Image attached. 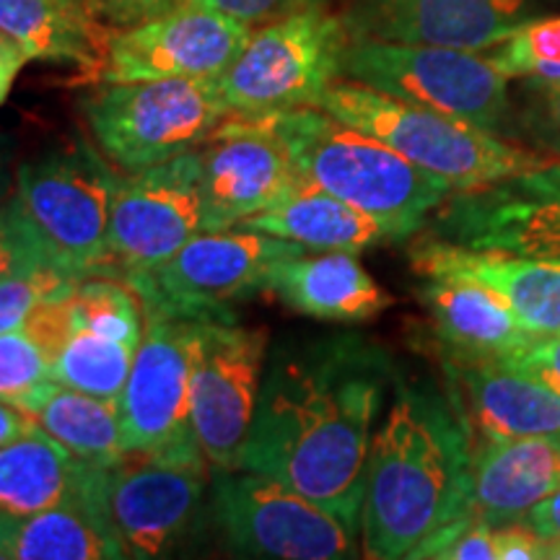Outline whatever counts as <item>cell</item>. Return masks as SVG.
<instances>
[{
    "mask_svg": "<svg viewBox=\"0 0 560 560\" xmlns=\"http://www.w3.org/2000/svg\"><path fill=\"white\" fill-rule=\"evenodd\" d=\"M314 107L330 112L338 120L387 143L392 151L423 172L452 185V190L493 185L550 161L509 143L499 132L482 130L444 112L395 100L350 79L330 83Z\"/></svg>",
    "mask_w": 560,
    "mask_h": 560,
    "instance_id": "277c9868",
    "label": "cell"
},
{
    "mask_svg": "<svg viewBox=\"0 0 560 560\" xmlns=\"http://www.w3.org/2000/svg\"><path fill=\"white\" fill-rule=\"evenodd\" d=\"M50 380V353L30 327L0 335V400L19 402Z\"/></svg>",
    "mask_w": 560,
    "mask_h": 560,
    "instance_id": "1f68e13d",
    "label": "cell"
},
{
    "mask_svg": "<svg viewBox=\"0 0 560 560\" xmlns=\"http://www.w3.org/2000/svg\"><path fill=\"white\" fill-rule=\"evenodd\" d=\"M143 338V301L120 278H81L55 301L50 380L117 400Z\"/></svg>",
    "mask_w": 560,
    "mask_h": 560,
    "instance_id": "4fadbf2b",
    "label": "cell"
},
{
    "mask_svg": "<svg viewBox=\"0 0 560 560\" xmlns=\"http://www.w3.org/2000/svg\"><path fill=\"white\" fill-rule=\"evenodd\" d=\"M34 429H37V423H34L30 412L21 410L16 402L0 400V446L26 436Z\"/></svg>",
    "mask_w": 560,
    "mask_h": 560,
    "instance_id": "60d3db41",
    "label": "cell"
},
{
    "mask_svg": "<svg viewBox=\"0 0 560 560\" xmlns=\"http://www.w3.org/2000/svg\"><path fill=\"white\" fill-rule=\"evenodd\" d=\"M268 332L236 319H208L192 366L190 423L213 470H236L255 423Z\"/></svg>",
    "mask_w": 560,
    "mask_h": 560,
    "instance_id": "9a60e30c",
    "label": "cell"
},
{
    "mask_svg": "<svg viewBox=\"0 0 560 560\" xmlns=\"http://www.w3.org/2000/svg\"><path fill=\"white\" fill-rule=\"evenodd\" d=\"M527 0H348L350 39L488 52L527 21Z\"/></svg>",
    "mask_w": 560,
    "mask_h": 560,
    "instance_id": "d6986e66",
    "label": "cell"
},
{
    "mask_svg": "<svg viewBox=\"0 0 560 560\" xmlns=\"http://www.w3.org/2000/svg\"><path fill=\"white\" fill-rule=\"evenodd\" d=\"M524 524H529L537 535L542 537H560V488L550 493L548 499L537 503L535 509L522 516Z\"/></svg>",
    "mask_w": 560,
    "mask_h": 560,
    "instance_id": "ab89813d",
    "label": "cell"
},
{
    "mask_svg": "<svg viewBox=\"0 0 560 560\" xmlns=\"http://www.w3.org/2000/svg\"><path fill=\"white\" fill-rule=\"evenodd\" d=\"M268 291L285 306L325 322H366L395 299L346 249H306L270 268Z\"/></svg>",
    "mask_w": 560,
    "mask_h": 560,
    "instance_id": "603a6c76",
    "label": "cell"
},
{
    "mask_svg": "<svg viewBox=\"0 0 560 560\" xmlns=\"http://www.w3.org/2000/svg\"><path fill=\"white\" fill-rule=\"evenodd\" d=\"M420 291L439 338L450 353L503 355L529 346L537 335L516 319L511 306L488 285L467 278H423Z\"/></svg>",
    "mask_w": 560,
    "mask_h": 560,
    "instance_id": "d4e9b609",
    "label": "cell"
},
{
    "mask_svg": "<svg viewBox=\"0 0 560 560\" xmlns=\"http://www.w3.org/2000/svg\"><path fill=\"white\" fill-rule=\"evenodd\" d=\"M143 301V299H140ZM208 319L143 301V338L117 397L125 452H161L198 441L190 423L192 366Z\"/></svg>",
    "mask_w": 560,
    "mask_h": 560,
    "instance_id": "7c38bea8",
    "label": "cell"
},
{
    "mask_svg": "<svg viewBox=\"0 0 560 560\" xmlns=\"http://www.w3.org/2000/svg\"><path fill=\"white\" fill-rule=\"evenodd\" d=\"M545 542L548 537L537 535L522 520L495 527L499 560H545Z\"/></svg>",
    "mask_w": 560,
    "mask_h": 560,
    "instance_id": "74e56055",
    "label": "cell"
},
{
    "mask_svg": "<svg viewBox=\"0 0 560 560\" xmlns=\"http://www.w3.org/2000/svg\"><path fill=\"white\" fill-rule=\"evenodd\" d=\"M306 252L296 242L265 231H200L159 268L132 272L130 283L143 301L190 314L198 319H234L229 306L257 291H268L270 268L278 260Z\"/></svg>",
    "mask_w": 560,
    "mask_h": 560,
    "instance_id": "8fae6325",
    "label": "cell"
},
{
    "mask_svg": "<svg viewBox=\"0 0 560 560\" xmlns=\"http://www.w3.org/2000/svg\"><path fill=\"white\" fill-rule=\"evenodd\" d=\"M86 3L96 16L109 21V24L132 26L159 16V13L177 9L185 0H86Z\"/></svg>",
    "mask_w": 560,
    "mask_h": 560,
    "instance_id": "8d00e7d4",
    "label": "cell"
},
{
    "mask_svg": "<svg viewBox=\"0 0 560 560\" xmlns=\"http://www.w3.org/2000/svg\"><path fill=\"white\" fill-rule=\"evenodd\" d=\"M79 280L50 262L13 272L0 283V335L24 327L42 304L66 296Z\"/></svg>",
    "mask_w": 560,
    "mask_h": 560,
    "instance_id": "4dcf8cb0",
    "label": "cell"
},
{
    "mask_svg": "<svg viewBox=\"0 0 560 560\" xmlns=\"http://www.w3.org/2000/svg\"><path fill=\"white\" fill-rule=\"evenodd\" d=\"M215 524L249 558L342 560L359 556V529L299 490L249 470H213Z\"/></svg>",
    "mask_w": 560,
    "mask_h": 560,
    "instance_id": "30bf717a",
    "label": "cell"
},
{
    "mask_svg": "<svg viewBox=\"0 0 560 560\" xmlns=\"http://www.w3.org/2000/svg\"><path fill=\"white\" fill-rule=\"evenodd\" d=\"M503 361L527 371V374L537 376V380H542L548 387L560 392V335L535 338L529 346L503 355Z\"/></svg>",
    "mask_w": 560,
    "mask_h": 560,
    "instance_id": "e575fe53",
    "label": "cell"
},
{
    "mask_svg": "<svg viewBox=\"0 0 560 560\" xmlns=\"http://www.w3.org/2000/svg\"><path fill=\"white\" fill-rule=\"evenodd\" d=\"M431 236L560 260V159L493 185L454 190L436 208Z\"/></svg>",
    "mask_w": 560,
    "mask_h": 560,
    "instance_id": "e0dca14e",
    "label": "cell"
},
{
    "mask_svg": "<svg viewBox=\"0 0 560 560\" xmlns=\"http://www.w3.org/2000/svg\"><path fill=\"white\" fill-rule=\"evenodd\" d=\"M83 115L100 151L125 174L195 151L231 117L219 75L100 83Z\"/></svg>",
    "mask_w": 560,
    "mask_h": 560,
    "instance_id": "8992f818",
    "label": "cell"
},
{
    "mask_svg": "<svg viewBox=\"0 0 560 560\" xmlns=\"http://www.w3.org/2000/svg\"><path fill=\"white\" fill-rule=\"evenodd\" d=\"M350 34L340 16L310 9L255 26L219 75L229 115L268 117L314 107L342 75Z\"/></svg>",
    "mask_w": 560,
    "mask_h": 560,
    "instance_id": "52a82bcc",
    "label": "cell"
},
{
    "mask_svg": "<svg viewBox=\"0 0 560 560\" xmlns=\"http://www.w3.org/2000/svg\"><path fill=\"white\" fill-rule=\"evenodd\" d=\"M342 75L490 132H499L511 112V79L488 52L350 39Z\"/></svg>",
    "mask_w": 560,
    "mask_h": 560,
    "instance_id": "ba28073f",
    "label": "cell"
},
{
    "mask_svg": "<svg viewBox=\"0 0 560 560\" xmlns=\"http://www.w3.org/2000/svg\"><path fill=\"white\" fill-rule=\"evenodd\" d=\"M47 262L42 249L34 242V236L21 221L19 210L13 208V200L5 208H0V283L11 278L13 272H21L32 265Z\"/></svg>",
    "mask_w": 560,
    "mask_h": 560,
    "instance_id": "d6a6232c",
    "label": "cell"
},
{
    "mask_svg": "<svg viewBox=\"0 0 560 560\" xmlns=\"http://www.w3.org/2000/svg\"><path fill=\"white\" fill-rule=\"evenodd\" d=\"M5 560H112L125 558L100 501V467H83L81 482L66 501L24 516L0 520Z\"/></svg>",
    "mask_w": 560,
    "mask_h": 560,
    "instance_id": "cb8c5ba5",
    "label": "cell"
},
{
    "mask_svg": "<svg viewBox=\"0 0 560 560\" xmlns=\"http://www.w3.org/2000/svg\"><path fill=\"white\" fill-rule=\"evenodd\" d=\"M545 560H560V537H548V542H545Z\"/></svg>",
    "mask_w": 560,
    "mask_h": 560,
    "instance_id": "7bdbcfd3",
    "label": "cell"
},
{
    "mask_svg": "<svg viewBox=\"0 0 560 560\" xmlns=\"http://www.w3.org/2000/svg\"><path fill=\"white\" fill-rule=\"evenodd\" d=\"M30 62L26 52L13 42L9 34L0 32V107L9 100L13 83H16L21 68Z\"/></svg>",
    "mask_w": 560,
    "mask_h": 560,
    "instance_id": "f35d334b",
    "label": "cell"
},
{
    "mask_svg": "<svg viewBox=\"0 0 560 560\" xmlns=\"http://www.w3.org/2000/svg\"><path fill=\"white\" fill-rule=\"evenodd\" d=\"M560 488V436L472 444L470 514L490 527L520 522Z\"/></svg>",
    "mask_w": 560,
    "mask_h": 560,
    "instance_id": "7402d4cb",
    "label": "cell"
},
{
    "mask_svg": "<svg viewBox=\"0 0 560 560\" xmlns=\"http://www.w3.org/2000/svg\"><path fill=\"white\" fill-rule=\"evenodd\" d=\"M283 140L301 185L317 187L380 219L408 240L454 192L452 185L412 164L387 143L319 107L265 117Z\"/></svg>",
    "mask_w": 560,
    "mask_h": 560,
    "instance_id": "3957f363",
    "label": "cell"
},
{
    "mask_svg": "<svg viewBox=\"0 0 560 560\" xmlns=\"http://www.w3.org/2000/svg\"><path fill=\"white\" fill-rule=\"evenodd\" d=\"M202 231L198 153L120 177L107 231V276L159 268Z\"/></svg>",
    "mask_w": 560,
    "mask_h": 560,
    "instance_id": "2e32d148",
    "label": "cell"
},
{
    "mask_svg": "<svg viewBox=\"0 0 560 560\" xmlns=\"http://www.w3.org/2000/svg\"><path fill=\"white\" fill-rule=\"evenodd\" d=\"M16 405L83 465L112 467L128 454L117 400L47 380Z\"/></svg>",
    "mask_w": 560,
    "mask_h": 560,
    "instance_id": "83f0119b",
    "label": "cell"
},
{
    "mask_svg": "<svg viewBox=\"0 0 560 560\" xmlns=\"http://www.w3.org/2000/svg\"><path fill=\"white\" fill-rule=\"evenodd\" d=\"M535 104L527 112V125L532 138H537L545 149L560 153V81L556 83H532Z\"/></svg>",
    "mask_w": 560,
    "mask_h": 560,
    "instance_id": "d590c367",
    "label": "cell"
},
{
    "mask_svg": "<svg viewBox=\"0 0 560 560\" xmlns=\"http://www.w3.org/2000/svg\"><path fill=\"white\" fill-rule=\"evenodd\" d=\"M120 177L86 140H73L16 172L13 208L45 260L73 278L107 276V231Z\"/></svg>",
    "mask_w": 560,
    "mask_h": 560,
    "instance_id": "5b68a950",
    "label": "cell"
},
{
    "mask_svg": "<svg viewBox=\"0 0 560 560\" xmlns=\"http://www.w3.org/2000/svg\"><path fill=\"white\" fill-rule=\"evenodd\" d=\"M190 3L229 13L255 30V26L270 24V21L291 16V13L322 9L327 0H190Z\"/></svg>",
    "mask_w": 560,
    "mask_h": 560,
    "instance_id": "836d02e7",
    "label": "cell"
},
{
    "mask_svg": "<svg viewBox=\"0 0 560 560\" xmlns=\"http://www.w3.org/2000/svg\"><path fill=\"white\" fill-rule=\"evenodd\" d=\"M249 34L244 21L185 0L177 9L109 32L102 60L83 73V81L100 86L221 75Z\"/></svg>",
    "mask_w": 560,
    "mask_h": 560,
    "instance_id": "5bb4252c",
    "label": "cell"
},
{
    "mask_svg": "<svg viewBox=\"0 0 560 560\" xmlns=\"http://www.w3.org/2000/svg\"><path fill=\"white\" fill-rule=\"evenodd\" d=\"M198 441L161 452H130L100 467V501L125 558H161L198 520L210 486Z\"/></svg>",
    "mask_w": 560,
    "mask_h": 560,
    "instance_id": "9c48e42d",
    "label": "cell"
},
{
    "mask_svg": "<svg viewBox=\"0 0 560 560\" xmlns=\"http://www.w3.org/2000/svg\"><path fill=\"white\" fill-rule=\"evenodd\" d=\"M389 363L359 338L278 348L236 470L268 475L361 532Z\"/></svg>",
    "mask_w": 560,
    "mask_h": 560,
    "instance_id": "6da1fadb",
    "label": "cell"
},
{
    "mask_svg": "<svg viewBox=\"0 0 560 560\" xmlns=\"http://www.w3.org/2000/svg\"><path fill=\"white\" fill-rule=\"evenodd\" d=\"M16 192V177L11 170V149L9 140L0 136V208H5Z\"/></svg>",
    "mask_w": 560,
    "mask_h": 560,
    "instance_id": "b9f144b4",
    "label": "cell"
},
{
    "mask_svg": "<svg viewBox=\"0 0 560 560\" xmlns=\"http://www.w3.org/2000/svg\"><path fill=\"white\" fill-rule=\"evenodd\" d=\"M83 462L34 429L0 446V520H24L66 501L79 488Z\"/></svg>",
    "mask_w": 560,
    "mask_h": 560,
    "instance_id": "f1b7e54d",
    "label": "cell"
},
{
    "mask_svg": "<svg viewBox=\"0 0 560 560\" xmlns=\"http://www.w3.org/2000/svg\"><path fill=\"white\" fill-rule=\"evenodd\" d=\"M240 226L265 231L306 249H346L355 255L382 242H397L395 231L380 219L310 185H299L276 206L242 221Z\"/></svg>",
    "mask_w": 560,
    "mask_h": 560,
    "instance_id": "484cf974",
    "label": "cell"
},
{
    "mask_svg": "<svg viewBox=\"0 0 560 560\" xmlns=\"http://www.w3.org/2000/svg\"><path fill=\"white\" fill-rule=\"evenodd\" d=\"M472 444L457 408L423 384H397L374 431L361 509V550L374 560L412 558L470 514Z\"/></svg>",
    "mask_w": 560,
    "mask_h": 560,
    "instance_id": "7a4b0ae2",
    "label": "cell"
},
{
    "mask_svg": "<svg viewBox=\"0 0 560 560\" xmlns=\"http://www.w3.org/2000/svg\"><path fill=\"white\" fill-rule=\"evenodd\" d=\"M195 153L202 231L240 226L301 185L289 149L265 117H226Z\"/></svg>",
    "mask_w": 560,
    "mask_h": 560,
    "instance_id": "ac0fdd59",
    "label": "cell"
},
{
    "mask_svg": "<svg viewBox=\"0 0 560 560\" xmlns=\"http://www.w3.org/2000/svg\"><path fill=\"white\" fill-rule=\"evenodd\" d=\"M0 560H5V556H3V552H0Z\"/></svg>",
    "mask_w": 560,
    "mask_h": 560,
    "instance_id": "ee69618b",
    "label": "cell"
},
{
    "mask_svg": "<svg viewBox=\"0 0 560 560\" xmlns=\"http://www.w3.org/2000/svg\"><path fill=\"white\" fill-rule=\"evenodd\" d=\"M420 278H467L488 285L537 338L560 335V260L501 249H472L425 236L410 252Z\"/></svg>",
    "mask_w": 560,
    "mask_h": 560,
    "instance_id": "44dd1931",
    "label": "cell"
},
{
    "mask_svg": "<svg viewBox=\"0 0 560 560\" xmlns=\"http://www.w3.org/2000/svg\"><path fill=\"white\" fill-rule=\"evenodd\" d=\"M488 55L509 79H527L529 83L560 81V16L527 19Z\"/></svg>",
    "mask_w": 560,
    "mask_h": 560,
    "instance_id": "f546056e",
    "label": "cell"
},
{
    "mask_svg": "<svg viewBox=\"0 0 560 560\" xmlns=\"http://www.w3.org/2000/svg\"><path fill=\"white\" fill-rule=\"evenodd\" d=\"M454 408L470 444L560 436V392L495 355H446Z\"/></svg>",
    "mask_w": 560,
    "mask_h": 560,
    "instance_id": "ffe728a7",
    "label": "cell"
},
{
    "mask_svg": "<svg viewBox=\"0 0 560 560\" xmlns=\"http://www.w3.org/2000/svg\"><path fill=\"white\" fill-rule=\"evenodd\" d=\"M0 32L30 60L73 62L83 73L102 60L109 34L86 0H0Z\"/></svg>",
    "mask_w": 560,
    "mask_h": 560,
    "instance_id": "4316f807",
    "label": "cell"
}]
</instances>
